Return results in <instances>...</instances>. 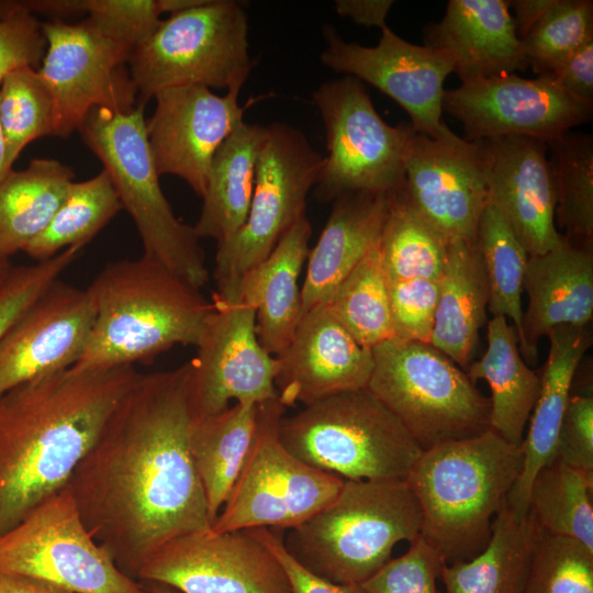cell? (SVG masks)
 Wrapping results in <instances>:
<instances>
[{"mask_svg":"<svg viewBox=\"0 0 593 593\" xmlns=\"http://www.w3.org/2000/svg\"><path fill=\"white\" fill-rule=\"evenodd\" d=\"M547 74L564 92L593 104V40L588 41Z\"/></svg>","mask_w":593,"mask_h":593,"instance_id":"816d5d0a","label":"cell"},{"mask_svg":"<svg viewBox=\"0 0 593 593\" xmlns=\"http://www.w3.org/2000/svg\"><path fill=\"white\" fill-rule=\"evenodd\" d=\"M422 529L419 503L406 480H345L337 496L283 539L287 551L313 574L361 584L390 559L393 547Z\"/></svg>","mask_w":593,"mask_h":593,"instance_id":"5b68a950","label":"cell"},{"mask_svg":"<svg viewBox=\"0 0 593 593\" xmlns=\"http://www.w3.org/2000/svg\"><path fill=\"white\" fill-rule=\"evenodd\" d=\"M483 149L489 200L502 213L528 256L557 247L556 195L542 141L508 135L478 141Z\"/></svg>","mask_w":593,"mask_h":593,"instance_id":"603a6c76","label":"cell"},{"mask_svg":"<svg viewBox=\"0 0 593 593\" xmlns=\"http://www.w3.org/2000/svg\"><path fill=\"white\" fill-rule=\"evenodd\" d=\"M139 374L72 366L0 395V536L68 483Z\"/></svg>","mask_w":593,"mask_h":593,"instance_id":"7a4b0ae2","label":"cell"},{"mask_svg":"<svg viewBox=\"0 0 593 593\" xmlns=\"http://www.w3.org/2000/svg\"><path fill=\"white\" fill-rule=\"evenodd\" d=\"M248 20L234 0L170 14L133 48L130 75L142 105L168 88L199 85L238 92L251 71Z\"/></svg>","mask_w":593,"mask_h":593,"instance_id":"9c48e42d","label":"cell"},{"mask_svg":"<svg viewBox=\"0 0 593 593\" xmlns=\"http://www.w3.org/2000/svg\"><path fill=\"white\" fill-rule=\"evenodd\" d=\"M276 360L275 385L286 409L365 389L373 369L372 350L356 342L326 303L304 313Z\"/></svg>","mask_w":593,"mask_h":593,"instance_id":"7402d4cb","label":"cell"},{"mask_svg":"<svg viewBox=\"0 0 593 593\" xmlns=\"http://www.w3.org/2000/svg\"><path fill=\"white\" fill-rule=\"evenodd\" d=\"M213 309L188 362L193 421L217 414L230 402L260 404L277 400L276 357L260 344L255 309L239 296L212 295Z\"/></svg>","mask_w":593,"mask_h":593,"instance_id":"9a60e30c","label":"cell"},{"mask_svg":"<svg viewBox=\"0 0 593 593\" xmlns=\"http://www.w3.org/2000/svg\"><path fill=\"white\" fill-rule=\"evenodd\" d=\"M556 0H514L508 1L513 8V21L517 36L522 41L533 27L555 5Z\"/></svg>","mask_w":593,"mask_h":593,"instance_id":"db71d44e","label":"cell"},{"mask_svg":"<svg viewBox=\"0 0 593 593\" xmlns=\"http://www.w3.org/2000/svg\"><path fill=\"white\" fill-rule=\"evenodd\" d=\"M188 362L141 373L67 485L90 536L136 580L170 540L212 528L191 455Z\"/></svg>","mask_w":593,"mask_h":593,"instance_id":"6da1fadb","label":"cell"},{"mask_svg":"<svg viewBox=\"0 0 593 593\" xmlns=\"http://www.w3.org/2000/svg\"><path fill=\"white\" fill-rule=\"evenodd\" d=\"M523 288L524 356L537 359V342L559 326H589L593 316V249L563 240L545 254L528 256Z\"/></svg>","mask_w":593,"mask_h":593,"instance_id":"d4e9b609","label":"cell"},{"mask_svg":"<svg viewBox=\"0 0 593 593\" xmlns=\"http://www.w3.org/2000/svg\"><path fill=\"white\" fill-rule=\"evenodd\" d=\"M46 51L37 69L55 104L57 137H68L94 109L130 110L137 90L128 63L132 48L99 31L87 18L78 23H42Z\"/></svg>","mask_w":593,"mask_h":593,"instance_id":"5bb4252c","label":"cell"},{"mask_svg":"<svg viewBox=\"0 0 593 593\" xmlns=\"http://www.w3.org/2000/svg\"><path fill=\"white\" fill-rule=\"evenodd\" d=\"M257 432L258 404L253 403H235L192 423L191 455L212 525L239 477Z\"/></svg>","mask_w":593,"mask_h":593,"instance_id":"d6a6232c","label":"cell"},{"mask_svg":"<svg viewBox=\"0 0 593 593\" xmlns=\"http://www.w3.org/2000/svg\"><path fill=\"white\" fill-rule=\"evenodd\" d=\"M424 33L425 45L449 54L461 82L528 68L507 0H450Z\"/></svg>","mask_w":593,"mask_h":593,"instance_id":"cb8c5ba5","label":"cell"},{"mask_svg":"<svg viewBox=\"0 0 593 593\" xmlns=\"http://www.w3.org/2000/svg\"><path fill=\"white\" fill-rule=\"evenodd\" d=\"M394 4L393 0H336L335 11L363 26H387V16Z\"/></svg>","mask_w":593,"mask_h":593,"instance_id":"f5cc1de1","label":"cell"},{"mask_svg":"<svg viewBox=\"0 0 593 593\" xmlns=\"http://www.w3.org/2000/svg\"><path fill=\"white\" fill-rule=\"evenodd\" d=\"M325 133L327 155L315 184L321 201L356 191L390 193L404 186V157L416 132L411 123L388 124L363 83L343 76L312 93Z\"/></svg>","mask_w":593,"mask_h":593,"instance_id":"8fae6325","label":"cell"},{"mask_svg":"<svg viewBox=\"0 0 593 593\" xmlns=\"http://www.w3.org/2000/svg\"><path fill=\"white\" fill-rule=\"evenodd\" d=\"M404 172L410 202L448 243L475 240L489 201L485 159L478 141L452 131L441 137L415 132L406 146Z\"/></svg>","mask_w":593,"mask_h":593,"instance_id":"d6986e66","label":"cell"},{"mask_svg":"<svg viewBox=\"0 0 593 593\" xmlns=\"http://www.w3.org/2000/svg\"><path fill=\"white\" fill-rule=\"evenodd\" d=\"M326 304L362 347L371 349L395 338L379 243L346 276Z\"/></svg>","mask_w":593,"mask_h":593,"instance_id":"ab89813d","label":"cell"},{"mask_svg":"<svg viewBox=\"0 0 593 593\" xmlns=\"http://www.w3.org/2000/svg\"><path fill=\"white\" fill-rule=\"evenodd\" d=\"M522 466V447L491 428L422 451L406 481L422 511L419 536L446 564L482 551Z\"/></svg>","mask_w":593,"mask_h":593,"instance_id":"277c9868","label":"cell"},{"mask_svg":"<svg viewBox=\"0 0 593 593\" xmlns=\"http://www.w3.org/2000/svg\"><path fill=\"white\" fill-rule=\"evenodd\" d=\"M555 223L571 244L593 249V137L566 133L548 141Z\"/></svg>","mask_w":593,"mask_h":593,"instance_id":"d590c367","label":"cell"},{"mask_svg":"<svg viewBox=\"0 0 593 593\" xmlns=\"http://www.w3.org/2000/svg\"><path fill=\"white\" fill-rule=\"evenodd\" d=\"M371 350L373 369L367 389L422 450L490 428L489 399L433 345L392 338Z\"/></svg>","mask_w":593,"mask_h":593,"instance_id":"ba28073f","label":"cell"},{"mask_svg":"<svg viewBox=\"0 0 593 593\" xmlns=\"http://www.w3.org/2000/svg\"><path fill=\"white\" fill-rule=\"evenodd\" d=\"M593 479L558 458L541 468L528 494V512L545 532L593 549Z\"/></svg>","mask_w":593,"mask_h":593,"instance_id":"f35d334b","label":"cell"},{"mask_svg":"<svg viewBox=\"0 0 593 593\" xmlns=\"http://www.w3.org/2000/svg\"><path fill=\"white\" fill-rule=\"evenodd\" d=\"M94 320L88 289L56 280L0 339V395L75 366Z\"/></svg>","mask_w":593,"mask_h":593,"instance_id":"44dd1931","label":"cell"},{"mask_svg":"<svg viewBox=\"0 0 593 593\" xmlns=\"http://www.w3.org/2000/svg\"><path fill=\"white\" fill-rule=\"evenodd\" d=\"M488 348L471 362L467 374L471 381L485 380L491 390L490 428L510 444L521 446L524 430L537 401L540 378L521 356L518 338L504 316L488 323Z\"/></svg>","mask_w":593,"mask_h":593,"instance_id":"4dcf8cb0","label":"cell"},{"mask_svg":"<svg viewBox=\"0 0 593 593\" xmlns=\"http://www.w3.org/2000/svg\"><path fill=\"white\" fill-rule=\"evenodd\" d=\"M0 123L12 164L30 142L55 136L54 100L37 69L19 68L3 79L0 85Z\"/></svg>","mask_w":593,"mask_h":593,"instance_id":"60d3db41","label":"cell"},{"mask_svg":"<svg viewBox=\"0 0 593 593\" xmlns=\"http://www.w3.org/2000/svg\"><path fill=\"white\" fill-rule=\"evenodd\" d=\"M475 240L489 282L488 309L493 316L512 321L519 350L525 354L522 293L528 255L490 200L481 214Z\"/></svg>","mask_w":593,"mask_h":593,"instance_id":"74e56055","label":"cell"},{"mask_svg":"<svg viewBox=\"0 0 593 593\" xmlns=\"http://www.w3.org/2000/svg\"><path fill=\"white\" fill-rule=\"evenodd\" d=\"M488 303L489 282L477 240L449 243L430 345L461 369L471 363Z\"/></svg>","mask_w":593,"mask_h":593,"instance_id":"f1b7e54d","label":"cell"},{"mask_svg":"<svg viewBox=\"0 0 593 593\" xmlns=\"http://www.w3.org/2000/svg\"><path fill=\"white\" fill-rule=\"evenodd\" d=\"M265 132V125L243 122L214 154L202 209L193 225L200 239L211 238L221 245L245 223Z\"/></svg>","mask_w":593,"mask_h":593,"instance_id":"f546056e","label":"cell"},{"mask_svg":"<svg viewBox=\"0 0 593 593\" xmlns=\"http://www.w3.org/2000/svg\"><path fill=\"white\" fill-rule=\"evenodd\" d=\"M443 111L459 121L467 141L517 135L547 143L592 118L593 104L559 88L549 74L474 79L445 90Z\"/></svg>","mask_w":593,"mask_h":593,"instance_id":"e0dca14e","label":"cell"},{"mask_svg":"<svg viewBox=\"0 0 593 593\" xmlns=\"http://www.w3.org/2000/svg\"><path fill=\"white\" fill-rule=\"evenodd\" d=\"M395 338L430 344L439 295V280L388 282Z\"/></svg>","mask_w":593,"mask_h":593,"instance_id":"bcb514c9","label":"cell"},{"mask_svg":"<svg viewBox=\"0 0 593 593\" xmlns=\"http://www.w3.org/2000/svg\"><path fill=\"white\" fill-rule=\"evenodd\" d=\"M538 533L529 512L518 516L505 501L482 551L441 568L446 593H522Z\"/></svg>","mask_w":593,"mask_h":593,"instance_id":"1f68e13d","label":"cell"},{"mask_svg":"<svg viewBox=\"0 0 593 593\" xmlns=\"http://www.w3.org/2000/svg\"><path fill=\"white\" fill-rule=\"evenodd\" d=\"M556 458L593 479V395H571L558 435Z\"/></svg>","mask_w":593,"mask_h":593,"instance_id":"681fc988","label":"cell"},{"mask_svg":"<svg viewBox=\"0 0 593 593\" xmlns=\"http://www.w3.org/2000/svg\"><path fill=\"white\" fill-rule=\"evenodd\" d=\"M12 161L10 160L7 141L0 123V181H2L12 170Z\"/></svg>","mask_w":593,"mask_h":593,"instance_id":"6f0895ef","label":"cell"},{"mask_svg":"<svg viewBox=\"0 0 593 593\" xmlns=\"http://www.w3.org/2000/svg\"><path fill=\"white\" fill-rule=\"evenodd\" d=\"M0 572L38 578L72 593H147L90 536L67 484L0 536Z\"/></svg>","mask_w":593,"mask_h":593,"instance_id":"4fadbf2b","label":"cell"},{"mask_svg":"<svg viewBox=\"0 0 593 593\" xmlns=\"http://www.w3.org/2000/svg\"><path fill=\"white\" fill-rule=\"evenodd\" d=\"M321 63L331 70L367 82L400 104L418 134L441 137L451 130L443 122L444 82L454 63L443 49L412 44L388 25L376 46L346 42L332 25L323 27Z\"/></svg>","mask_w":593,"mask_h":593,"instance_id":"2e32d148","label":"cell"},{"mask_svg":"<svg viewBox=\"0 0 593 593\" xmlns=\"http://www.w3.org/2000/svg\"><path fill=\"white\" fill-rule=\"evenodd\" d=\"M286 407L258 404V432L239 477L212 525L214 533L248 528H295L326 505L345 480L306 465L279 439Z\"/></svg>","mask_w":593,"mask_h":593,"instance_id":"7c38bea8","label":"cell"},{"mask_svg":"<svg viewBox=\"0 0 593 593\" xmlns=\"http://www.w3.org/2000/svg\"><path fill=\"white\" fill-rule=\"evenodd\" d=\"M87 19L108 37L132 49L157 29L159 0H85Z\"/></svg>","mask_w":593,"mask_h":593,"instance_id":"7dc6e473","label":"cell"},{"mask_svg":"<svg viewBox=\"0 0 593 593\" xmlns=\"http://www.w3.org/2000/svg\"><path fill=\"white\" fill-rule=\"evenodd\" d=\"M136 579L180 593H292L282 564L256 528L177 537L143 563Z\"/></svg>","mask_w":593,"mask_h":593,"instance_id":"ac0fdd59","label":"cell"},{"mask_svg":"<svg viewBox=\"0 0 593 593\" xmlns=\"http://www.w3.org/2000/svg\"><path fill=\"white\" fill-rule=\"evenodd\" d=\"M311 235V223L303 216L239 281L238 295L255 309L258 339L273 357L289 345L302 318L299 277Z\"/></svg>","mask_w":593,"mask_h":593,"instance_id":"83f0119b","label":"cell"},{"mask_svg":"<svg viewBox=\"0 0 593 593\" xmlns=\"http://www.w3.org/2000/svg\"><path fill=\"white\" fill-rule=\"evenodd\" d=\"M390 193L356 191L333 201L325 226L306 258L302 316L313 306L327 303L339 283L379 243Z\"/></svg>","mask_w":593,"mask_h":593,"instance_id":"484cf974","label":"cell"},{"mask_svg":"<svg viewBox=\"0 0 593 593\" xmlns=\"http://www.w3.org/2000/svg\"><path fill=\"white\" fill-rule=\"evenodd\" d=\"M0 593H72L48 581L14 573L0 572Z\"/></svg>","mask_w":593,"mask_h":593,"instance_id":"11a10c76","label":"cell"},{"mask_svg":"<svg viewBox=\"0 0 593 593\" xmlns=\"http://www.w3.org/2000/svg\"><path fill=\"white\" fill-rule=\"evenodd\" d=\"M323 164L324 156L301 130L283 123L266 126L246 221L235 235L216 246V293L238 296L243 275L261 262L305 216L307 194Z\"/></svg>","mask_w":593,"mask_h":593,"instance_id":"30bf717a","label":"cell"},{"mask_svg":"<svg viewBox=\"0 0 593 593\" xmlns=\"http://www.w3.org/2000/svg\"><path fill=\"white\" fill-rule=\"evenodd\" d=\"M448 246L447 239L412 205L404 186L390 193L379 239L380 260L388 282L438 281L447 262Z\"/></svg>","mask_w":593,"mask_h":593,"instance_id":"e575fe53","label":"cell"},{"mask_svg":"<svg viewBox=\"0 0 593 593\" xmlns=\"http://www.w3.org/2000/svg\"><path fill=\"white\" fill-rule=\"evenodd\" d=\"M410 544L404 555L359 584L363 593H437L444 559L421 536Z\"/></svg>","mask_w":593,"mask_h":593,"instance_id":"f6af8a7d","label":"cell"},{"mask_svg":"<svg viewBox=\"0 0 593 593\" xmlns=\"http://www.w3.org/2000/svg\"><path fill=\"white\" fill-rule=\"evenodd\" d=\"M549 353L540 378V389L529 417L523 450L522 471L506 502L518 515L528 513L529 488L537 472L556 458L558 435L571 396L572 381L592 344L588 326H559L551 329Z\"/></svg>","mask_w":593,"mask_h":593,"instance_id":"4316f807","label":"cell"},{"mask_svg":"<svg viewBox=\"0 0 593 593\" xmlns=\"http://www.w3.org/2000/svg\"><path fill=\"white\" fill-rule=\"evenodd\" d=\"M78 130L111 177L138 231L143 255L202 289L209 281L204 250L194 227L175 215L160 188L144 105L94 109Z\"/></svg>","mask_w":593,"mask_h":593,"instance_id":"8992f818","label":"cell"},{"mask_svg":"<svg viewBox=\"0 0 593 593\" xmlns=\"http://www.w3.org/2000/svg\"><path fill=\"white\" fill-rule=\"evenodd\" d=\"M94 320L78 362L107 369L148 362L174 346H197L212 312L201 289L142 256L108 264L87 288Z\"/></svg>","mask_w":593,"mask_h":593,"instance_id":"3957f363","label":"cell"},{"mask_svg":"<svg viewBox=\"0 0 593 593\" xmlns=\"http://www.w3.org/2000/svg\"><path fill=\"white\" fill-rule=\"evenodd\" d=\"M238 92L217 96L189 85L157 92L156 107L146 122L152 156L159 176L174 175L202 197L214 154L244 121L246 105Z\"/></svg>","mask_w":593,"mask_h":593,"instance_id":"ffe728a7","label":"cell"},{"mask_svg":"<svg viewBox=\"0 0 593 593\" xmlns=\"http://www.w3.org/2000/svg\"><path fill=\"white\" fill-rule=\"evenodd\" d=\"M142 585L147 593H180L175 588L157 581H142Z\"/></svg>","mask_w":593,"mask_h":593,"instance_id":"680465c9","label":"cell"},{"mask_svg":"<svg viewBox=\"0 0 593 593\" xmlns=\"http://www.w3.org/2000/svg\"><path fill=\"white\" fill-rule=\"evenodd\" d=\"M31 14L52 16V20L86 13L85 0H27L19 1Z\"/></svg>","mask_w":593,"mask_h":593,"instance_id":"9f6ffc18","label":"cell"},{"mask_svg":"<svg viewBox=\"0 0 593 593\" xmlns=\"http://www.w3.org/2000/svg\"><path fill=\"white\" fill-rule=\"evenodd\" d=\"M259 537L282 564L292 593H363L359 584H338L324 580L301 566L286 549L281 529L256 528Z\"/></svg>","mask_w":593,"mask_h":593,"instance_id":"f907efd6","label":"cell"},{"mask_svg":"<svg viewBox=\"0 0 593 593\" xmlns=\"http://www.w3.org/2000/svg\"><path fill=\"white\" fill-rule=\"evenodd\" d=\"M122 209L104 169L88 180L72 181L49 224L24 253L35 261H43L69 247H83Z\"/></svg>","mask_w":593,"mask_h":593,"instance_id":"8d00e7d4","label":"cell"},{"mask_svg":"<svg viewBox=\"0 0 593 593\" xmlns=\"http://www.w3.org/2000/svg\"><path fill=\"white\" fill-rule=\"evenodd\" d=\"M75 177L51 158H36L0 181V256L25 248L46 228Z\"/></svg>","mask_w":593,"mask_h":593,"instance_id":"836d02e7","label":"cell"},{"mask_svg":"<svg viewBox=\"0 0 593 593\" xmlns=\"http://www.w3.org/2000/svg\"><path fill=\"white\" fill-rule=\"evenodd\" d=\"M278 434L298 459L351 481L407 480L423 451L367 388L334 394L282 417Z\"/></svg>","mask_w":593,"mask_h":593,"instance_id":"52a82bcc","label":"cell"},{"mask_svg":"<svg viewBox=\"0 0 593 593\" xmlns=\"http://www.w3.org/2000/svg\"><path fill=\"white\" fill-rule=\"evenodd\" d=\"M12 269H13V267H12L9 258L0 256V288L7 281V279L10 276Z\"/></svg>","mask_w":593,"mask_h":593,"instance_id":"91938a15","label":"cell"},{"mask_svg":"<svg viewBox=\"0 0 593 593\" xmlns=\"http://www.w3.org/2000/svg\"><path fill=\"white\" fill-rule=\"evenodd\" d=\"M45 51L42 22L19 1H0V85L19 68L36 69Z\"/></svg>","mask_w":593,"mask_h":593,"instance_id":"c3c4849f","label":"cell"},{"mask_svg":"<svg viewBox=\"0 0 593 593\" xmlns=\"http://www.w3.org/2000/svg\"><path fill=\"white\" fill-rule=\"evenodd\" d=\"M590 40H593V1L556 0L522 42L528 67L540 75L550 72Z\"/></svg>","mask_w":593,"mask_h":593,"instance_id":"7bdbcfd3","label":"cell"},{"mask_svg":"<svg viewBox=\"0 0 593 593\" xmlns=\"http://www.w3.org/2000/svg\"><path fill=\"white\" fill-rule=\"evenodd\" d=\"M81 249L80 246H72L49 259L13 267L0 288V339L34 301L59 279Z\"/></svg>","mask_w":593,"mask_h":593,"instance_id":"ee69618b","label":"cell"},{"mask_svg":"<svg viewBox=\"0 0 593 593\" xmlns=\"http://www.w3.org/2000/svg\"><path fill=\"white\" fill-rule=\"evenodd\" d=\"M522 593H593V549L539 527Z\"/></svg>","mask_w":593,"mask_h":593,"instance_id":"b9f144b4","label":"cell"}]
</instances>
